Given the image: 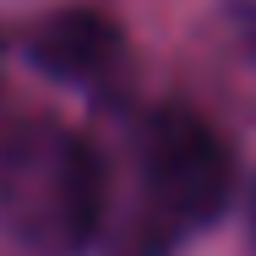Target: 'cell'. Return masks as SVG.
I'll list each match as a JSON object with an SVG mask.
<instances>
[{
    "label": "cell",
    "mask_w": 256,
    "mask_h": 256,
    "mask_svg": "<svg viewBox=\"0 0 256 256\" xmlns=\"http://www.w3.org/2000/svg\"><path fill=\"white\" fill-rule=\"evenodd\" d=\"M109 212L104 153L60 120H22L0 136V234L28 256H82Z\"/></svg>",
    "instance_id": "cell-1"
},
{
    "label": "cell",
    "mask_w": 256,
    "mask_h": 256,
    "mask_svg": "<svg viewBox=\"0 0 256 256\" xmlns=\"http://www.w3.org/2000/svg\"><path fill=\"white\" fill-rule=\"evenodd\" d=\"M142 174V240L136 256H164L174 240L218 224L234 191V153L202 114L169 104L142 120L136 136Z\"/></svg>",
    "instance_id": "cell-2"
},
{
    "label": "cell",
    "mask_w": 256,
    "mask_h": 256,
    "mask_svg": "<svg viewBox=\"0 0 256 256\" xmlns=\"http://www.w3.org/2000/svg\"><path fill=\"white\" fill-rule=\"evenodd\" d=\"M28 60L71 88H93L126 60V33L98 6H60L28 33Z\"/></svg>",
    "instance_id": "cell-3"
},
{
    "label": "cell",
    "mask_w": 256,
    "mask_h": 256,
    "mask_svg": "<svg viewBox=\"0 0 256 256\" xmlns=\"http://www.w3.org/2000/svg\"><path fill=\"white\" fill-rule=\"evenodd\" d=\"M251 229H256V191H251Z\"/></svg>",
    "instance_id": "cell-4"
}]
</instances>
